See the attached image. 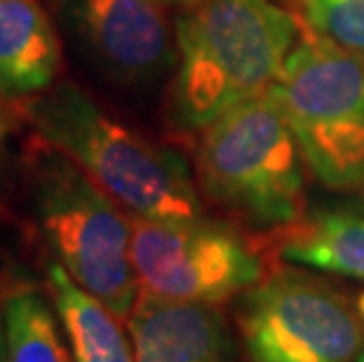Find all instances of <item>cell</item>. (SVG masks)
<instances>
[{
  "instance_id": "cell-18",
  "label": "cell",
  "mask_w": 364,
  "mask_h": 362,
  "mask_svg": "<svg viewBox=\"0 0 364 362\" xmlns=\"http://www.w3.org/2000/svg\"><path fill=\"white\" fill-rule=\"evenodd\" d=\"M277 3H284V0H277Z\"/></svg>"
},
{
  "instance_id": "cell-17",
  "label": "cell",
  "mask_w": 364,
  "mask_h": 362,
  "mask_svg": "<svg viewBox=\"0 0 364 362\" xmlns=\"http://www.w3.org/2000/svg\"><path fill=\"white\" fill-rule=\"evenodd\" d=\"M358 362H364V351H362V356L358 358Z\"/></svg>"
},
{
  "instance_id": "cell-9",
  "label": "cell",
  "mask_w": 364,
  "mask_h": 362,
  "mask_svg": "<svg viewBox=\"0 0 364 362\" xmlns=\"http://www.w3.org/2000/svg\"><path fill=\"white\" fill-rule=\"evenodd\" d=\"M134 362H230L228 325L212 304L141 294L127 320Z\"/></svg>"
},
{
  "instance_id": "cell-19",
  "label": "cell",
  "mask_w": 364,
  "mask_h": 362,
  "mask_svg": "<svg viewBox=\"0 0 364 362\" xmlns=\"http://www.w3.org/2000/svg\"><path fill=\"white\" fill-rule=\"evenodd\" d=\"M362 207H364V203H362Z\"/></svg>"
},
{
  "instance_id": "cell-15",
  "label": "cell",
  "mask_w": 364,
  "mask_h": 362,
  "mask_svg": "<svg viewBox=\"0 0 364 362\" xmlns=\"http://www.w3.org/2000/svg\"><path fill=\"white\" fill-rule=\"evenodd\" d=\"M0 362H5V289H0Z\"/></svg>"
},
{
  "instance_id": "cell-8",
  "label": "cell",
  "mask_w": 364,
  "mask_h": 362,
  "mask_svg": "<svg viewBox=\"0 0 364 362\" xmlns=\"http://www.w3.org/2000/svg\"><path fill=\"white\" fill-rule=\"evenodd\" d=\"M54 24L120 85H149L174 64L172 26L160 0H45Z\"/></svg>"
},
{
  "instance_id": "cell-7",
  "label": "cell",
  "mask_w": 364,
  "mask_h": 362,
  "mask_svg": "<svg viewBox=\"0 0 364 362\" xmlns=\"http://www.w3.org/2000/svg\"><path fill=\"white\" fill-rule=\"evenodd\" d=\"M127 217L132 264L141 294L214 306L252 289L263 278L257 252L223 223Z\"/></svg>"
},
{
  "instance_id": "cell-1",
  "label": "cell",
  "mask_w": 364,
  "mask_h": 362,
  "mask_svg": "<svg viewBox=\"0 0 364 362\" xmlns=\"http://www.w3.org/2000/svg\"><path fill=\"white\" fill-rule=\"evenodd\" d=\"M304 26L277 0H200L174 24V115L203 132L240 104L268 95Z\"/></svg>"
},
{
  "instance_id": "cell-13",
  "label": "cell",
  "mask_w": 364,
  "mask_h": 362,
  "mask_svg": "<svg viewBox=\"0 0 364 362\" xmlns=\"http://www.w3.org/2000/svg\"><path fill=\"white\" fill-rule=\"evenodd\" d=\"M50 294L33 284L5 292V362H75Z\"/></svg>"
},
{
  "instance_id": "cell-12",
  "label": "cell",
  "mask_w": 364,
  "mask_h": 362,
  "mask_svg": "<svg viewBox=\"0 0 364 362\" xmlns=\"http://www.w3.org/2000/svg\"><path fill=\"white\" fill-rule=\"evenodd\" d=\"M282 257L291 264L364 282V217L317 212L284 238Z\"/></svg>"
},
{
  "instance_id": "cell-6",
  "label": "cell",
  "mask_w": 364,
  "mask_h": 362,
  "mask_svg": "<svg viewBox=\"0 0 364 362\" xmlns=\"http://www.w3.org/2000/svg\"><path fill=\"white\" fill-rule=\"evenodd\" d=\"M237 327L250 362H358L364 297L284 271L245 292Z\"/></svg>"
},
{
  "instance_id": "cell-4",
  "label": "cell",
  "mask_w": 364,
  "mask_h": 362,
  "mask_svg": "<svg viewBox=\"0 0 364 362\" xmlns=\"http://www.w3.org/2000/svg\"><path fill=\"white\" fill-rule=\"evenodd\" d=\"M196 174L212 203L252 226L282 228L304 217V158L270 92L200 132Z\"/></svg>"
},
{
  "instance_id": "cell-5",
  "label": "cell",
  "mask_w": 364,
  "mask_h": 362,
  "mask_svg": "<svg viewBox=\"0 0 364 362\" xmlns=\"http://www.w3.org/2000/svg\"><path fill=\"white\" fill-rule=\"evenodd\" d=\"M270 97L317 181L364 188V59L304 28Z\"/></svg>"
},
{
  "instance_id": "cell-14",
  "label": "cell",
  "mask_w": 364,
  "mask_h": 362,
  "mask_svg": "<svg viewBox=\"0 0 364 362\" xmlns=\"http://www.w3.org/2000/svg\"><path fill=\"white\" fill-rule=\"evenodd\" d=\"M308 31L364 59V0H296Z\"/></svg>"
},
{
  "instance_id": "cell-10",
  "label": "cell",
  "mask_w": 364,
  "mask_h": 362,
  "mask_svg": "<svg viewBox=\"0 0 364 362\" xmlns=\"http://www.w3.org/2000/svg\"><path fill=\"white\" fill-rule=\"evenodd\" d=\"M59 28L41 0H0V99L28 102L59 78Z\"/></svg>"
},
{
  "instance_id": "cell-11",
  "label": "cell",
  "mask_w": 364,
  "mask_h": 362,
  "mask_svg": "<svg viewBox=\"0 0 364 362\" xmlns=\"http://www.w3.org/2000/svg\"><path fill=\"white\" fill-rule=\"evenodd\" d=\"M45 292L59 315L75 362H134V346L122 320L82 289L57 261L48 264Z\"/></svg>"
},
{
  "instance_id": "cell-2",
  "label": "cell",
  "mask_w": 364,
  "mask_h": 362,
  "mask_svg": "<svg viewBox=\"0 0 364 362\" xmlns=\"http://www.w3.org/2000/svg\"><path fill=\"white\" fill-rule=\"evenodd\" d=\"M36 137L80 165L127 214L158 221L203 219V205L179 153L153 144L108 115L71 80L24 102Z\"/></svg>"
},
{
  "instance_id": "cell-16",
  "label": "cell",
  "mask_w": 364,
  "mask_h": 362,
  "mask_svg": "<svg viewBox=\"0 0 364 362\" xmlns=\"http://www.w3.org/2000/svg\"><path fill=\"white\" fill-rule=\"evenodd\" d=\"M165 7H179V10H188V7L198 5L200 0H160Z\"/></svg>"
},
{
  "instance_id": "cell-3",
  "label": "cell",
  "mask_w": 364,
  "mask_h": 362,
  "mask_svg": "<svg viewBox=\"0 0 364 362\" xmlns=\"http://www.w3.org/2000/svg\"><path fill=\"white\" fill-rule=\"evenodd\" d=\"M28 200L54 261L127 322L141 297L127 212L80 165L43 142L28 160Z\"/></svg>"
}]
</instances>
